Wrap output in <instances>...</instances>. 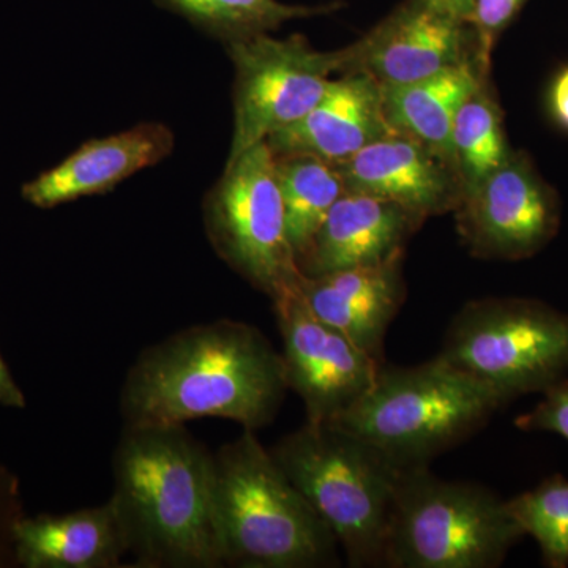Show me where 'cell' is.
<instances>
[{
	"label": "cell",
	"instance_id": "10",
	"mask_svg": "<svg viewBox=\"0 0 568 568\" xmlns=\"http://www.w3.org/2000/svg\"><path fill=\"white\" fill-rule=\"evenodd\" d=\"M454 213L463 244L480 260H528L556 237L560 226L558 192L525 152H511L463 193Z\"/></svg>",
	"mask_w": 568,
	"mask_h": 568
},
{
	"label": "cell",
	"instance_id": "25",
	"mask_svg": "<svg viewBox=\"0 0 568 568\" xmlns=\"http://www.w3.org/2000/svg\"><path fill=\"white\" fill-rule=\"evenodd\" d=\"M26 515L20 477L0 462V568H18L14 536Z\"/></svg>",
	"mask_w": 568,
	"mask_h": 568
},
{
	"label": "cell",
	"instance_id": "23",
	"mask_svg": "<svg viewBox=\"0 0 568 568\" xmlns=\"http://www.w3.org/2000/svg\"><path fill=\"white\" fill-rule=\"evenodd\" d=\"M508 511L525 536L540 548L547 567H568V480L555 474L536 488L507 500Z\"/></svg>",
	"mask_w": 568,
	"mask_h": 568
},
{
	"label": "cell",
	"instance_id": "14",
	"mask_svg": "<svg viewBox=\"0 0 568 568\" xmlns=\"http://www.w3.org/2000/svg\"><path fill=\"white\" fill-rule=\"evenodd\" d=\"M174 148L175 134L162 122H144L85 141L63 162L24 183L22 200L33 207L54 209L111 192L132 175L162 163Z\"/></svg>",
	"mask_w": 568,
	"mask_h": 568
},
{
	"label": "cell",
	"instance_id": "8",
	"mask_svg": "<svg viewBox=\"0 0 568 568\" xmlns=\"http://www.w3.org/2000/svg\"><path fill=\"white\" fill-rule=\"evenodd\" d=\"M205 233L215 253L272 302L302 280L287 237L275 153L267 141L235 159L212 186L203 207Z\"/></svg>",
	"mask_w": 568,
	"mask_h": 568
},
{
	"label": "cell",
	"instance_id": "16",
	"mask_svg": "<svg viewBox=\"0 0 568 568\" xmlns=\"http://www.w3.org/2000/svg\"><path fill=\"white\" fill-rule=\"evenodd\" d=\"M424 220L402 205L346 192L325 216L298 267L305 276L386 263L405 253L406 242Z\"/></svg>",
	"mask_w": 568,
	"mask_h": 568
},
{
	"label": "cell",
	"instance_id": "7",
	"mask_svg": "<svg viewBox=\"0 0 568 568\" xmlns=\"http://www.w3.org/2000/svg\"><path fill=\"white\" fill-rule=\"evenodd\" d=\"M437 355L507 406L566 379L568 315L534 298H477L455 315Z\"/></svg>",
	"mask_w": 568,
	"mask_h": 568
},
{
	"label": "cell",
	"instance_id": "29",
	"mask_svg": "<svg viewBox=\"0 0 568 568\" xmlns=\"http://www.w3.org/2000/svg\"><path fill=\"white\" fill-rule=\"evenodd\" d=\"M425 2L432 3L436 9L446 11L452 17L467 22H470L474 7H476V0H425Z\"/></svg>",
	"mask_w": 568,
	"mask_h": 568
},
{
	"label": "cell",
	"instance_id": "21",
	"mask_svg": "<svg viewBox=\"0 0 568 568\" xmlns=\"http://www.w3.org/2000/svg\"><path fill=\"white\" fill-rule=\"evenodd\" d=\"M452 151L463 193L484 181L514 152L489 78L459 108L452 130Z\"/></svg>",
	"mask_w": 568,
	"mask_h": 568
},
{
	"label": "cell",
	"instance_id": "3",
	"mask_svg": "<svg viewBox=\"0 0 568 568\" xmlns=\"http://www.w3.org/2000/svg\"><path fill=\"white\" fill-rule=\"evenodd\" d=\"M213 457L224 567L339 566L334 534L252 429Z\"/></svg>",
	"mask_w": 568,
	"mask_h": 568
},
{
	"label": "cell",
	"instance_id": "19",
	"mask_svg": "<svg viewBox=\"0 0 568 568\" xmlns=\"http://www.w3.org/2000/svg\"><path fill=\"white\" fill-rule=\"evenodd\" d=\"M489 78L467 62L407 84L381 85L384 114L394 132L406 134L454 164L452 130L458 110Z\"/></svg>",
	"mask_w": 568,
	"mask_h": 568
},
{
	"label": "cell",
	"instance_id": "26",
	"mask_svg": "<svg viewBox=\"0 0 568 568\" xmlns=\"http://www.w3.org/2000/svg\"><path fill=\"white\" fill-rule=\"evenodd\" d=\"M515 426L528 433H556L568 440V377L545 390L532 410L515 418Z\"/></svg>",
	"mask_w": 568,
	"mask_h": 568
},
{
	"label": "cell",
	"instance_id": "22",
	"mask_svg": "<svg viewBox=\"0 0 568 568\" xmlns=\"http://www.w3.org/2000/svg\"><path fill=\"white\" fill-rule=\"evenodd\" d=\"M163 9L196 26L200 31L226 41L271 33L284 22L317 17L338 9L331 6H287L280 0H155Z\"/></svg>",
	"mask_w": 568,
	"mask_h": 568
},
{
	"label": "cell",
	"instance_id": "6",
	"mask_svg": "<svg viewBox=\"0 0 568 568\" xmlns=\"http://www.w3.org/2000/svg\"><path fill=\"white\" fill-rule=\"evenodd\" d=\"M523 537L493 489L413 467L402 470L396 488L386 567L496 568Z\"/></svg>",
	"mask_w": 568,
	"mask_h": 568
},
{
	"label": "cell",
	"instance_id": "2",
	"mask_svg": "<svg viewBox=\"0 0 568 568\" xmlns=\"http://www.w3.org/2000/svg\"><path fill=\"white\" fill-rule=\"evenodd\" d=\"M111 465L134 567H224L215 457L185 425H125Z\"/></svg>",
	"mask_w": 568,
	"mask_h": 568
},
{
	"label": "cell",
	"instance_id": "1",
	"mask_svg": "<svg viewBox=\"0 0 568 568\" xmlns=\"http://www.w3.org/2000/svg\"><path fill=\"white\" fill-rule=\"evenodd\" d=\"M282 353L254 325L219 320L183 328L142 351L121 390L125 425H185L196 418L244 429L275 420L286 398Z\"/></svg>",
	"mask_w": 568,
	"mask_h": 568
},
{
	"label": "cell",
	"instance_id": "18",
	"mask_svg": "<svg viewBox=\"0 0 568 568\" xmlns=\"http://www.w3.org/2000/svg\"><path fill=\"white\" fill-rule=\"evenodd\" d=\"M18 568H118L129 540L111 499L67 514H40L18 523Z\"/></svg>",
	"mask_w": 568,
	"mask_h": 568
},
{
	"label": "cell",
	"instance_id": "9",
	"mask_svg": "<svg viewBox=\"0 0 568 568\" xmlns=\"http://www.w3.org/2000/svg\"><path fill=\"white\" fill-rule=\"evenodd\" d=\"M223 44L234 65V132L227 160L301 121L342 74L343 51H317L304 36L274 39L257 33Z\"/></svg>",
	"mask_w": 568,
	"mask_h": 568
},
{
	"label": "cell",
	"instance_id": "4",
	"mask_svg": "<svg viewBox=\"0 0 568 568\" xmlns=\"http://www.w3.org/2000/svg\"><path fill=\"white\" fill-rule=\"evenodd\" d=\"M504 406L491 388L436 355L420 365L384 364L369 390L328 424L398 469H413L465 443Z\"/></svg>",
	"mask_w": 568,
	"mask_h": 568
},
{
	"label": "cell",
	"instance_id": "28",
	"mask_svg": "<svg viewBox=\"0 0 568 568\" xmlns=\"http://www.w3.org/2000/svg\"><path fill=\"white\" fill-rule=\"evenodd\" d=\"M0 406L7 409L22 410L28 407V398L14 379L10 366L0 353Z\"/></svg>",
	"mask_w": 568,
	"mask_h": 568
},
{
	"label": "cell",
	"instance_id": "13",
	"mask_svg": "<svg viewBox=\"0 0 568 568\" xmlns=\"http://www.w3.org/2000/svg\"><path fill=\"white\" fill-rule=\"evenodd\" d=\"M336 166L346 192L392 201L424 222L454 212L462 200L454 164L406 134H387Z\"/></svg>",
	"mask_w": 568,
	"mask_h": 568
},
{
	"label": "cell",
	"instance_id": "27",
	"mask_svg": "<svg viewBox=\"0 0 568 568\" xmlns=\"http://www.w3.org/2000/svg\"><path fill=\"white\" fill-rule=\"evenodd\" d=\"M545 104L552 123L568 133V65L556 71L549 81Z\"/></svg>",
	"mask_w": 568,
	"mask_h": 568
},
{
	"label": "cell",
	"instance_id": "24",
	"mask_svg": "<svg viewBox=\"0 0 568 568\" xmlns=\"http://www.w3.org/2000/svg\"><path fill=\"white\" fill-rule=\"evenodd\" d=\"M528 0H476L470 26L476 32L477 62L491 73V54L497 40L518 17Z\"/></svg>",
	"mask_w": 568,
	"mask_h": 568
},
{
	"label": "cell",
	"instance_id": "11",
	"mask_svg": "<svg viewBox=\"0 0 568 568\" xmlns=\"http://www.w3.org/2000/svg\"><path fill=\"white\" fill-rule=\"evenodd\" d=\"M272 304L283 339L287 387L304 403L306 420H335L369 390L384 364L321 321L298 286Z\"/></svg>",
	"mask_w": 568,
	"mask_h": 568
},
{
	"label": "cell",
	"instance_id": "5",
	"mask_svg": "<svg viewBox=\"0 0 568 568\" xmlns=\"http://www.w3.org/2000/svg\"><path fill=\"white\" fill-rule=\"evenodd\" d=\"M276 463L334 534L354 568L386 567L402 470L331 424H305L271 448Z\"/></svg>",
	"mask_w": 568,
	"mask_h": 568
},
{
	"label": "cell",
	"instance_id": "12",
	"mask_svg": "<svg viewBox=\"0 0 568 568\" xmlns=\"http://www.w3.org/2000/svg\"><path fill=\"white\" fill-rule=\"evenodd\" d=\"M342 51V74H366L379 85L407 84L477 62L476 32L470 22L425 0H406Z\"/></svg>",
	"mask_w": 568,
	"mask_h": 568
},
{
	"label": "cell",
	"instance_id": "15",
	"mask_svg": "<svg viewBox=\"0 0 568 568\" xmlns=\"http://www.w3.org/2000/svg\"><path fill=\"white\" fill-rule=\"evenodd\" d=\"M405 253L386 263L302 275L298 293L325 324L384 364L387 331L406 301Z\"/></svg>",
	"mask_w": 568,
	"mask_h": 568
},
{
	"label": "cell",
	"instance_id": "17",
	"mask_svg": "<svg viewBox=\"0 0 568 568\" xmlns=\"http://www.w3.org/2000/svg\"><path fill=\"white\" fill-rule=\"evenodd\" d=\"M390 133L381 85L366 74L345 73L308 114L272 133L267 144L274 153H312L338 164Z\"/></svg>",
	"mask_w": 568,
	"mask_h": 568
},
{
	"label": "cell",
	"instance_id": "20",
	"mask_svg": "<svg viewBox=\"0 0 568 568\" xmlns=\"http://www.w3.org/2000/svg\"><path fill=\"white\" fill-rule=\"evenodd\" d=\"M275 166L287 237L301 263L325 216L346 193L345 181L335 163L312 153H275Z\"/></svg>",
	"mask_w": 568,
	"mask_h": 568
}]
</instances>
